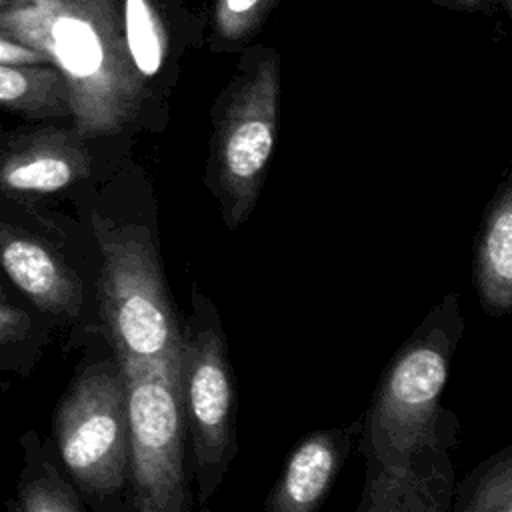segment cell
<instances>
[{
	"mask_svg": "<svg viewBox=\"0 0 512 512\" xmlns=\"http://www.w3.org/2000/svg\"><path fill=\"white\" fill-rule=\"evenodd\" d=\"M0 34L62 74L72 126L84 138L114 136L136 118L146 84L130 62L118 0H10Z\"/></svg>",
	"mask_w": 512,
	"mask_h": 512,
	"instance_id": "cell-1",
	"label": "cell"
},
{
	"mask_svg": "<svg viewBox=\"0 0 512 512\" xmlns=\"http://www.w3.org/2000/svg\"><path fill=\"white\" fill-rule=\"evenodd\" d=\"M0 110L30 122L70 118L66 82L52 64L0 62Z\"/></svg>",
	"mask_w": 512,
	"mask_h": 512,
	"instance_id": "cell-15",
	"label": "cell"
},
{
	"mask_svg": "<svg viewBox=\"0 0 512 512\" xmlns=\"http://www.w3.org/2000/svg\"><path fill=\"white\" fill-rule=\"evenodd\" d=\"M280 102V58L272 48L246 52L216 118L210 182L228 228L252 212L274 152Z\"/></svg>",
	"mask_w": 512,
	"mask_h": 512,
	"instance_id": "cell-4",
	"label": "cell"
},
{
	"mask_svg": "<svg viewBox=\"0 0 512 512\" xmlns=\"http://www.w3.org/2000/svg\"><path fill=\"white\" fill-rule=\"evenodd\" d=\"M474 286L482 306L502 316L512 306V188L504 180L484 216L474 250Z\"/></svg>",
	"mask_w": 512,
	"mask_h": 512,
	"instance_id": "cell-11",
	"label": "cell"
},
{
	"mask_svg": "<svg viewBox=\"0 0 512 512\" xmlns=\"http://www.w3.org/2000/svg\"><path fill=\"white\" fill-rule=\"evenodd\" d=\"M94 138L46 120L0 126V204H42L78 192L92 176Z\"/></svg>",
	"mask_w": 512,
	"mask_h": 512,
	"instance_id": "cell-9",
	"label": "cell"
},
{
	"mask_svg": "<svg viewBox=\"0 0 512 512\" xmlns=\"http://www.w3.org/2000/svg\"><path fill=\"white\" fill-rule=\"evenodd\" d=\"M446 484L442 474H426L410 466H368L358 512H430L444 510Z\"/></svg>",
	"mask_w": 512,
	"mask_h": 512,
	"instance_id": "cell-13",
	"label": "cell"
},
{
	"mask_svg": "<svg viewBox=\"0 0 512 512\" xmlns=\"http://www.w3.org/2000/svg\"><path fill=\"white\" fill-rule=\"evenodd\" d=\"M0 62L10 64H50L40 52L0 34Z\"/></svg>",
	"mask_w": 512,
	"mask_h": 512,
	"instance_id": "cell-19",
	"label": "cell"
},
{
	"mask_svg": "<svg viewBox=\"0 0 512 512\" xmlns=\"http://www.w3.org/2000/svg\"><path fill=\"white\" fill-rule=\"evenodd\" d=\"M8 4H10V0H0V14L8 8Z\"/></svg>",
	"mask_w": 512,
	"mask_h": 512,
	"instance_id": "cell-22",
	"label": "cell"
},
{
	"mask_svg": "<svg viewBox=\"0 0 512 512\" xmlns=\"http://www.w3.org/2000/svg\"><path fill=\"white\" fill-rule=\"evenodd\" d=\"M180 394L192 438L198 498L210 500L236 454V394L226 338L212 302L198 290L180 342Z\"/></svg>",
	"mask_w": 512,
	"mask_h": 512,
	"instance_id": "cell-8",
	"label": "cell"
},
{
	"mask_svg": "<svg viewBox=\"0 0 512 512\" xmlns=\"http://www.w3.org/2000/svg\"><path fill=\"white\" fill-rule=\"evenodd\" d=\"M90 232L100 254L98 316L116 360L146 364L174 356L182 330L148 234L120 226L96 208L90 210Z\"/></svg>",
	"mask_w": 512,
	"mask_h": 512,
	"instance_id": "cell-3",
	"label": "cell"
},
{
	"mask_svg": "<svg viewBox=\"0 0 512 512\" xmlns=\"http://www.w3.org/2000/svg\"><path fill=\"white\" fill-rule=\"evenodd\" d=\"M0 274L52 330L86 318V268L72 226L52 206L0 204Z\"/></svg>",
	"mask_w": 512,
	"mask_h": 512,
	"instance_id": "cell-6",
	"label": "cell"
},
{
	"mask_svg": "<svg viewBox=\"0 0 512 512\" xmlns=\"http://www.w3.org/2000/svg\"><path fill=\"white\" fill-rule=\"evenodd\" d=\"M278 0H214L210 40L220 50L246 44L266 22Z\"/></svg>",
	"mask_w": 512,
	"mask_h": 512,
	"instance_id": "cell-17",
	"label": "cell"
},
{
	"mask_svg": "<svg viewBox=\"0 0 512 512\" xmlns=\"http://www.w3.org/2000/svg\"><path fill=\"white\" fill-rule=\"evenodd\" d=\"M434 2L452 10H462V12H474V10L486 8V0H434Z\"/></svg>",
	"mask_w": 512,
	"mask_h": 512,
	"instance_id": "cell-20",
	"label": "cell"
},
{
	"mask_svg": "<svg viewBox=\"0 0 512 512\" xmlns=\"http://www.w3.org/2000/svg\"><path fill=\"white\" fill-rule=\"evenodd\" d=\"M456 510L466 512H510L512 510V452L506 448L492 464L478 468L468 482L466 500Z\"/></svg>",
	"mask_w": 512,
	"mask_h": 512,
	"instance_id": "cell-18",
	"label": "cell"
},
{
	"mask_svg": "<svg viewBox=\"0 0 512 512\" xmlns=\"http://www.w3.org/2000/svg\"><path fill=\"white\" fill-rule=\"evenodd\" d=\"M496 2H500L506 10H510V0H496Z\"/></svg>",
	"mask_w": 512,
	"mask_h": 512,
	"instance_id": "cell-23",
	"label": "cell"
},
{
	"mask_svg": "<svg viewBox=\"0 0 512 512\" xmlns=\"http://www.w3.org/2000/svg\"><path fill=\"white\" fill-rule=\"evenodd\" d=\"M60 460L84 498L114 496L128 476V418L118 360H100L74 376L54 418Z\"/></svg>",
	"mask_w": 512,
	"mask_h": 512,
	"instance_id": "cell-7",
	"label": "cell"
},
{
	"mask_svg": "<svg viewBox=\"0 0 512 512\" xmlns=\"http://www.w3.org/2000/svg\"><path fill=\"white\" fill-rule=\"evenodd\" d=\"M24 454L14 500L6 504L14 512H82L86 508L80 490L66 480L48 452V442L34 430L20 436Z\"/></svg>",
	"mask_w": 512,
	"mask_h": 512,
	"instance_id": "cell-12",
	"label": "cell"
},
{
	"mask_svg": "<svg viewBox=\"0 0 512 512\" xmlns=\"http://www.w3.org/2000/svg\"><path fill=\"white\" fill-rule=\"evenodd\" d=\"M0 298H18L16 292L2 278H0Z\"/></svg>",
	"mask_w": 512,
	"mask_h": 512,
	"instance_id": "cell-21",
	"label": "cell"
},
{
	"mask_svg": "<svg viewBox=\"0 0 512 512\" xmlns=\"http://www.w3.org/2000/svg\"><path fill=\"white\" fill-rule=\"evenodd\" d=\"M124 44L130 62L144 84L164 70L174 38L176 2L170 0H118Z\"/></svg>",
	"mask_w": 512,
	"mask_h": 512,
	"instance_id": "cell-14",
	"label": "cell"
},
{
	"mask_svg": "<svg viewBox=\"0 0 512 512\" xmlns=\"http://www.w3.org/2000/svg\"><path fill=\"white\" fill-rule=\"evenodd\" d=\"M346 454L342 430H318L304 438L288 456L284 470L270 490L266 512H312L328 490Z\"/></svg>",
	"mask_w": 512,
	"mask_h": 512,
	"instance_id": "cell-10",
	"label": "cell"
},
{
	"mask_svg": "<svg viewBox=\"0 0 512 512\" xmlns=\"http://www.w3.org/2000/svg\"><path fill=\"white\" fill-rule=\"evenodd\" d=\"M120 366L126 390L132 508L186 510L180 350L158 362H120Z\"/></svg>",
	"mask_w": 512,
	"mask_h": 512,
	"instance_id": "cell-5",
	"label": "cell"
},
{
	"mask_svg": "<svg viewBox=\"0 0 512 512\" xmlns=\"http://www.w3.org/2000/svg\"><path fill=\"white\" fill-rule=\"evenodd\" d=\"M50 336L52 326L20 298H0V374L30 376Z\"/></svg>",
	"mask_w": 512,
	"mask_h": 512,
	"instance_id": "cell-16",
	"label": "cell"
},
{
	"mask_svg": "<svg viewBox=\"0 0 512 512\" xmlns=\"http://www.w3.org/2000/svg\"><path fill=\"white\" fill-rule=\"evenodd\" d=\"M460 332L456 296H446L394 356L366 414L368 466H410L434 448L440 396Z\"/></svg>",
	"mask_w": 512,
	"mask_h": 512,
	"instance_id": "cell-2",
	"label": "cell"
}]
</instances>
